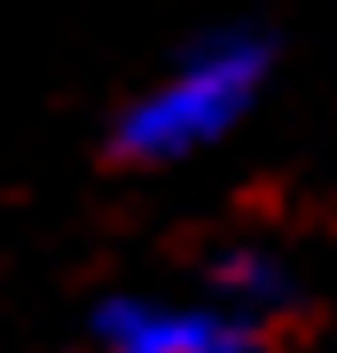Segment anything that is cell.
Wrapping results in <instances>:
<instances>
[{"instance_id": "6da1fadb", "label": "cell", "mask_w": 337, "mask_h": 353, "mask_svg": "<svg viewBox=\"0 0 337 353\" xmlns=\"http://www.w3.org/2000/svg\"><path fill=\"white\" fill-rule=\"evenodd\" d=\"M267 71H275V39L251 24L196 39L150 94L125 102V118L110 126V150L125 165H173V157L212 150L251 118V102L267 94Z\"/></svg>"}, {"instance_id": "7a4b0ae2", "label": "cell", "mask_w": 337, "mask_h": 353, "mask_svg": "<svg viewBox=\"0 0 337 353\" xmlns=\"http://www.w3.org/2000/svg\"><path fill=\"white\" fill-rule=\"evenodd\" d=\"M94 338L110 353H267V330L236 306H165V299H102Z\"/></svg>"}, {"instance_id": "3957f363", "label": "cell", "mask_w": 337, "mask_h": 353, "mask_svg": "<svg viewBox=\"0 0 337 353\" xmlns=\"http://www.w3.org/2000/svg\"><path fill=\"white\" fill-rule=\"evenodd\" d=\"M212 290H220V306H236V314H251V322L298 306V283H290V267L275 252H227L212 267Z\"/></svg>"}]
</instances>
